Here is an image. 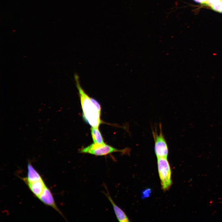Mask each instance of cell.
I'll return each instance as SVG.
<instances>
[{"label":"cell","instance_id":"7c38bea8","mask_svg":"<svg viewBox=\"0 0 222 222\" xmlns=\"http://www.w3.org/2000/svg\"><path fill=\"white\" fill-rule=\"evenodd\" d=\"M199 1L200 3L207 6L208 0H199Z\"/></svg>","mask_w":222,"mask_h":222},{"label":"cell","instance_id":"2e32d148","mask_svg":"<svg viewBox=\"0 0 222 222\" xmlns=\"http://www.w3.org/2000/svg\"></svg>","mask_w":222,"mask_h":222},{"label":"cell","instance_id":"5b68a950","mask_svg":"<svg viewBox=\"0 0 222 222\" xmlns=\"http://www.w3.org/2000/svg\"><path fill=\"white\" fill-rule=\"evenodd\" d=\"M38 198L45 205L51 207L65 218L56 204L51 190L47 186Z\"/></svg>","mask_w":222,"mask_h":222},{"label":"cell","instance_id":"5bb4252c","mask_svg":"<svg viewBox=\"0 0 222 222\" xmlns=\"http://www.w3.org/2000/svg\"><path fill=\"white\" fill-rule=\"evenodd\" d=\"M194 0L197 2L200 3V2H199V0Z\"/></svg>","mask_w":222,"mask_h":222},{"label":"cell","instance_id":"8992f818","mask_svg":"<svg viewBox=\"0 0 222 222\" xmlns=\"http://www.w3.org/2000/svg\"><path fill=\"white\" fill-rule=\"evenodd\" d=\"M104 186L107 192H104L108 200L112 205L116 217L118 221L121 222H129V220L125 212L117 206L113 201L108 192V189L105 185Z\"/></svg>","mask_w":222,"mask_h":222},{"label":"cell","instance_id":"3957f363","mask_svg":"<svg viewBox=\"0 0 222 222\" xmlns=\"http://www.w3.org/2000/svg\"><path fill=\"white\" fill-rule=\"evenodd\" d=\"M152 134L154 142V152L157 158H167L168 147L162 132L161 124L159 125V131L158 132L156 129H152Z\"/></svg>","mask_w":222,"mask_h":222},{"label":"cell","instance_id":"52a82bcc","mask_svg":"<svg viewBox=\"0 0 222 222\" xmlns=\"http://www.w3.org/2000/svg\"><path fill=\"white\" fill-rule=\"evenodd\" d=\"M25 183L31 192L37 198L42 193L46 186L43 179L32 182H27Z\"/></svg>","mask_w":222,"mask_h":222},{"label":"cell","instance_id":"9a60e30c","mask_svg":"<svg viewBox=\"0 0 222 222\" xmlns=\"http://www.w3.org/2000/svg\"><path fill=\"white\" fill-rule=\"evenodd\" d=\"M219 12L222 13V7Z\"/></svg>","mask_w":222,"mask_h":222},{"label":"cell","instance_id":"277c9868","mask_svg":"<svg viewBox=\"0 0 222 222\" xmlns=\"http://www.w3.org/2000/svg\"><path fill=\"white\" fill-rule=\"evenodd\" d=\"M125 150H118L105 144H104L92 143L81 149L80 152L87 153L96 156H103L115 152L125 153Z\"/></svg>","mask_w":222,"mask_h":222},{"label":"cell","instance_id":"4fadbf2b","mask_svg":"<svg viewBox=\"0 0 222 222\" xmlns=\"http://www.w3.org/2000/svg\"><path fill=\"white\" fill-rule=\"evenodd\" d=\"M216 0H208L207 6L210 7L212 3Z\"/></svg>","mask_w":222,"mask_h":222},{"label":"cell","instance_id":"8fae6325","mask_svg":"<svg viewBox=\"0 0 222 222\" xmlns=\"http://www.w3.org/2000/svg\"><path fill=\"white\" fill-rule=\"evenodd\" d=\"M151 190L150 189H147L144 191L142 192V197L145 198L148 197L150 194Z\"/></svg>","mask_w":222,"mask_h":222},{"label":"cell","instance_id":"e0dca14e","mask_svg":"<svg viewBox=\"0 0 222 222\" xmlns=\"http://www.w3.org/2000/svg\"><path fill=\"white\" fill-rule=\"evenodd\" d=\"M221 203H222V202H221Z\"/></svg>","mask_w":222,"mask_h":222},{"label":"cell","instance_id":"9c48e42d","mask_svg":"<svg viewBox=\"0 0 222 222\" xmlns=\"http://www.w3.org/2000/svg\"><path fill=\"white\" fill-rule=\"evenodd\" d=\"M91 133L94 143L102 144H105L98 127H92Z\"/></svg>","mask_w":222,"mask_h":222},{"label":"cell","instance_id":"6da1fadb","mask_svg":"<svg viewBox=\"0 0 222 222\" xmlns=\"http://www.w3.org/2000/svg\"><path fill=\"white\" fill-rule=\"evenodd\" d=\"M74 76L79 93L83 118L92 127H98L101 123L100 105L95 99L90 97L84 91L80 84L78 75L75 74Z\"/></svg>","mask_w":222,"mask_h":222},{"label":"cell","instance_id":"7a4b0ae2","mask_svg":"<svg viewBox=\"0 0 222 222\" xmlns=\"http://www.w3.org/2000/svg\"><path fill=\"white\" fill-rule=\"evenodd\" d=\"M167 158H157L159 175L162 188L164 191L168 190L172 184L171 168Z\"/></svg>","mask_w":222,"mask_h":222},{"label":"cell","instance_id":"30bf717a","mask_svg":"<svg viewBox=\"0 0 222 222\" xmlns=\"http://www.w3.org/2000/svg\"><path fill=\"white\" fill-rule=\"evenodd\" d=\"M222 7V0H216L212 3L209 7L212 10L219 12Z\"/></svg>","mask_w":222,"mask_h":222},{"label":"cell","instance_id":"ba28073f","mask_svg":"<svg viewBox=\"0 0 222 222\" xmlns=\"http://www.w3.org/2000/svg\"><path fill=\"white\" fill-rule=\"evenodd\" d=\"M27 177L21 178V179L24 182H32L43 179L40 174L30 162H28L27 164Z\"/></svg>","mask_w":222,"mask_h":222}]
</instances>
